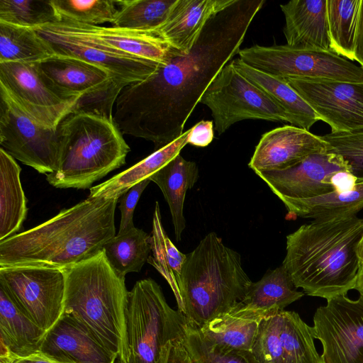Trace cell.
Instances as JSON below:
<instances>
[{"instance_id":"obj_31","label":"cell","mask_w":363,"mask_h":363,"mask_svg":"<svg viewBox=\"0 0 363 363\" xmlns=\"http://www.w3.org/2000/svg\"><path fill=\"white\" fill-rule=\"evenodd\" d=\"M281 201L291 217L319 220L357 215L363 209V182L348 191H333L312 199Z\"/></svg>"},{"instance_id":"obj_34","label":"cell","mask_w":363,"mask_h":363,"mask_svg":"<svg viewBox=\"0 0 363 363\" xmlns=\"http://www.w3.org/2000/svg\"><path fill=\"white\" fill-rule=\"evenodd\" d=\"M361 0H327L330 49L354 61V48Z\"/></svg>"},{"instance_id":"obj_21","label":"cell","mask_w":363,"mask_h":363,"mask_svg":"<svg viewBox=\"0 0 363 363\" xmlns=\"http://www.w3.org/2000/svg\"><path fill=\"white\" fill-rule=\"evenodd\" d=\"M53 24L62 30L84 35L121 52L161 65H165L170 58L179 52L151 32L63 21Z\"/></svg>"},{"instance_id":"obj_11","label":"cell","mask_w":363,"mask_h":363,"mask_svg":"<svg viewBox=\"0 0 363 363\" xmlns=\"http://www.w3.org/2000/svg\"><path fill=\"white\" fill-rule=\"evenodd\" d=\"M0 286L28 318L46 332L62 315L63 270L37 266L0 267Z\"/></svg>"},{"instance_id":"obj_45","label":"cell","mask_w":363,"mask_h":363,"mask_svg":"<svg viewBox=\"0 0 363 363\" xmlns=\"http://www.w3.org/2000/svg\"><path fill=\"white\" fill-rule=\"evenodd\" d=\"M354 61H357L363 68V0L360 1L359 20L356 33Z\"/></svg>"},{"instance_id":"obj_42","label":"cell","mask_w":363,"mask_h":363,"mask_svg":"<svg viewBox=\"0 0 363 363\" xmlns=\"http://www.w3.org/2000/svg\"><path fill=\"white\" fill-rule=\"evenodd\" d=\"M214 123L202 120L190 128L187 143L196 147H206L214 138Z\"/></svg>"},{"instance_id":"obj_46","label":"cell","mask_w":363,"mask_h":363,"mask_svg":"<svg viewBox=\"0 0 363 363\" xmlns=\"http://www.w3.org/2000/svg\"><path fill=\"white\" fill-rule=\"evenodd\" d=\"M10 363H57L43 354L41 352L31 354L30 356L13 359Z\"/></svg>"},{"instance_id":"obj_35","label":"cell","mask_w":363,"mask_h":363,"mask_svg":"<svg viewBox=\"0 0 363 363\" xmlns=\"http://www.w3.org/2000/svg\"><path fill=\"white\" fill-rule=\"evenodd\" d=\"M177 0H119L113 27L153 33L168 18Z\"/></svg>"},{"instance_id":"obj_20","label":"cell","mask_w":363,"mask_h":363,"mask_svg":"<svg viewBox=\"0 0 363 363\" xmlns=\"http://www.w3.org/2000/svg\"><path fill=\"white\" fill-rule=\"evenodd\" d=\"M40 352L57 363H116L118 359L81 324L65 314L46 332Z\"/></svg>"},{"instance_id":"obj_26","label":"cell","mask_w":363,"mask_h":363,"mask_svg":"<svg viewBox=\"0 0 363 363\" xmlns=\"http://www.w3.org/2000/svg\"><path fill=\"white\" fill-rule=\"evenodd\" d=\"M304 295L297 290L289 274L281 266L269 271L260 280L252 282L243 301L238 306L262 317L281 311Z\"/></svg>"},{"instance_id":"obj_33","label":"cell","mask_w":363,"mask_h":363,"mask_svg":"<svg viewBox=\"0 0 363 363\" xmlns=\"http://www.w3.org/2000/svg\"><path fill=\"white\" fill-rule=\"evenodd\" d=\"M151 236L135 227L123 235H116L104 246L110 265L121 277L138 272L147 262L151 251Z\"/></svg>"},{"instance_id":"obj_43","label":"cell","mask_w":363,"mask_h":363,"mask_svg":"<svg viewBox=\"0 0 363 363\" xmlns=\"http://www.w3.org/2000/svg\"><path fill=\"white\" fill-rule=\"evenodd\" d=\"M334 191L345 192L353 189L357 184V178L349 171L336 173L331 179Z\"/></svg>"},{"instance_id":"obj_40","label":"cell","mask_w":363,"mask_h":363,"mask_svg":"<svg viewBox=\"0 0 363 363\" xmlns=\"http://www.w3.org/2000/svg\"><path fill=\"white\" fill-rule=\"evenodd\" d=\"M321 137L329 145L328 152L341 157L357 182H363V128L348 132H330Z\"/></svg>"},{"instance_id":"obj_17","label":"cell","mask_w":363,"mask_h":363,"mask_svg":"<svg viewBox=\"0 0 363 363\" xmlns=\"http://www.w3.org/2000/svg\"><path fill=\"white\" fill-rule=\"evenodd\" d=\"M331 133L363 128V83L286 78Z\"/></svg>"},{"instance_id":"obj_32","label":"cell","mask_w":363,"mask_h":363,"mask_svg":"<svg viewBox=\"0 0 363 363\" xmlns=\"http://www.w3.org/2000/svg\"><path fill=\"white\" fill-rule=\"evenodd\" d=\"M53 55L33 28L0 21V63H38Z\"/></svg>"},{"instance_id":"obj_23","label":"cell","mask_w":363,"mask_h":363,"mask_svg":"<svg viewBox=\"0 0 363 363\" xmlns=\"http://www.w3.org/2000/svg\"><path fill=\"white\" fill-rule=\"evenodd\" d=\"M285 25L283 32L291 47L330 50L327 0H292L280 4Z\"/></svg>"},{"instance_id":"obj_27","label":"cell","mask_w":363,"mask_h":363,"mask_svg":"<svg viewBox=\"0 0 363 363\" xmlns=\"http://www.w3.org/2000/svg\"><path fill=\"white\" fill-rule=\"evenodd\" d=\"M263 318L255 312L237 306L197 328L201 336L212 345L226 350L251 351Z\"/></svg>"},{"instance_id":"obj_15","label":"cell","mask_w":363,"mask_h":363,"mask_svg":"<svg viewBox=\"0 0 363 363\" xmlns=\"http://www.w3.org/2000/svg\"><path fill=\"white\" fill-rule=\"evenodd\" d=\"M0 89L37 123L57 129L78 105L59 96L44 80L37 63H0Z\"/></svg>"},{"instance_id":"obj_10","label":"cell","mask_w":363,"mask_h":363,"mask_svg":"<svg viewBox=\"0 0 363 363\" xmlns=\"http://www.w3.org/2000/svg\"><path fill=\"white\" fill-rule=\"evenodd\" d=\"M209 108L218 134L245 119L288 122L286 113L262 89L240 74L231 61L210 84L199 101Z\"/></svg>"},{"instance_id":"obj_47","label":"cell","mask_w":363,"mask_h":363,"mask_svg":"<svg viewBox=\"0 0 363 363\" xmlns=\"http://www.w3.org/2000/svg\"><path fill=\"white\" fill-rule=\"evenodd\" d=\"M354 289L363 296V269H359Z\"/></svg>"},{"instance_id":"obj_1","label":"cell","mask_w":363,"mask_h":363,"mask_svg":"<svg viewBox=\"0 0 363 363\" xmlns=\"http://www.w3.org/2000/svg\"><path fill=\"white\" fill-rule=\"evenodd\" d=\"M264 3L234 0L208 21L189 53L177 52L145 80L124 87L113 113L121 133L150 140L155 150L181 136L210 84L238 54Z\"/></svg>"},{"instance_id":"obj_28","label":"cell","mask_w":363,"mask_h":363,"mask_svg":"<svg viewBox=\"0 0 363 363\" xmlns=\"http://www.w3.org/2000/svg\"><path fill=\"white\" fill-rule=\"evenodd\" d=\"M21 168L0 148V242L18 233L28 213L20 179Z\"/></svg>"},{"instance_id":"obj_30","label":"cell","mask_w":363,"mask_h":363,"mask_svg":"<svg viewBox=\"0 0 363 363\" xmlns=\"http://www.w3.org/2000/svg\"><path fill=\"white\" fill-rule=\"evenodd\" d=\"M190 129L166 146L106 182L91 187L89 196L119 197L136 184L150 178L180 154L188 140Z\"/></svg>"},{"instance_id":"obj_29","label":"cell","mask_w":363,"mask_h":363,"mask_svg":"<svg viewBox=\"0 0 363 363\" xmlns=\"http://www.w3.org/2000/svg\"><path fill=\"white\" fill-rule=\"evenodd\" d=\"M199 177V169L194 162L187 161L178 155L168 164L150 177L162 191L167 202L177 240L186 227L184 203L186 191L191 189Z\"/></svg>"},{"instance_id":"obj_39","label":"cell","mask_w":363,"mask_h":363,"mask_svg":"<svg viewBox=\"0 0 363 363\" xmlns=\"http://www.w3.org/2000/svg\"><path fill=\"white\" fill-rule=\"evenodd\" d=\"M183 342L195 363H259L251 351L226 350L212 345L197 328L189 323Z\"/></svg>"},{"instance_id":"obj_13","label":"cell","mask_w":363,"mask_h":363,"mask_svg":"<svg viewBox=\"0 0 363 363\" xmlns=\"http://www.w3.org/2000/svg\"><path fill=\"white\" fill-rule=\"evenodd\" d=\"M313 329L322 344V363H363V296L328 299L316 309Z\"/></svg>"},{"instance_id":"obj_4","label":"cell","mask_w":363,"mask_h":363,"mask_svg":"<svg viewBox=\"0 0 363 363\" xmlns=\"http://www.w3.org/2000/svg\"><path fill=\"white\" fill-rule=\"evenodd\" d=\"M252 282L240 255L210 233L186 255L179 283V310L189 325L200 328L234 309Z\"/></svg>"},{"instance_id":"obj_3","label":"cell","mask_w":363,"mask_h":363,"mask_svg":"<svg viewBox=\"0 0 363 363\" xmlns=\"http://www.w3.org/2000/svg\"><path fill=\"white\" fill-rule=\"evenodd\" d=\"M363 218L357 215L313 220L286 236L282 265L295 286L326 300L354 289Z\"/></svg>"},{"instance_id":"obj_7","label":"cell","mask_w":363,"mask_h":363,"mask_svg":"<svg viewBox=\"0 0 363 363\" xmlns=\"http://www.w3.org/2000/svg\"><path fill=\"white\" fill-rule=\"evenodd\" d=\"M125 323L126 352L120 363H167L172 342L184 337L188 325L150 278L138 281L129 291Z\"/></svg>"},{"instance_id":"obj_22","label":"cell","mask_w":363,"mask_h":363,"mask_svg":"<svg viewBox=\"0 0 363 363\" xmlns=\"http://www.w3.org/2000/svg\"><path fill=\"white\" fill-rule=\"evenodd\" d=\"M234 0H177L165 22L153 33L171 48L188 54L208 21Z\"/></svg>"},{"instance_id":"obj_6","label":"cell","mask_w":363,"mask_h":363,"mask_svg":"<svg viewBox=\"0 0 363 363\" xmlns=\"http://www.w3.org/2000/svg\"><path fill=\"white\" fill-rule=\"evenodd\" d=\"M57 169L46 174L50 185L60 189H90L96 181L125 163L130 147L113 120L72 112L58 125Z\"/></svg>"},{"instance_id":"obj_36","label":"cell","mask_w":363,"mask_h":363,"mask_svg":"<svg viewBox=\"0 0 363 363\" xmlns=\"http://www.w3.org/2000/svg\"><path fill=\"white\" fill-rule=\"evenodd\" d=\"M151 251L147 262L166 279L179 299V283L186 255L181 252L166 234L161 220L158 202L155 203L151 236Z\"/></svg>"},{"instance_id":"obj_18","label":"cell","mask_w":363,"mask_h":363,"mask_svg":"<svg viewBox=\"0 0 363 363\" xmlns=\"http://www.w3.org/2000/svg\"><path fill=\"white\" fill-rule=\"evenodd\" d=\"M344 170L349 169L342 157L327 151L313 154L287 169L256 174L283 201L312 199L330 193L334 191L333 177Z\"/></svg>"},{"instance_id":"obj_41","label":"cell","mask_w":363,"mask_h":363,"mask_svg":"<svg viewBox=\"0 0 363 363\" xmlns=\"http://www.w3.org/2000/svg\"><path fill=\"white\" fill-rule=\"evenodd\" d=\"M150 179H146L126 191L119 199V209L121 213L120 227L117 235H123L134 228L133 213L138 200L149 183Z\"/></svg>"},{"instance_id":"obj_48","label":"cell","mask_w":363,"mask_h":363,"mask_svg":"<svg viewBox=\"0 0 363 363\" xmlns=\"http://www.w3.org/2000/svg\"><path fill=\"white\" fill-rule=\"evenodd\" d=\"M357 255L359 259V269H363V235L357 245Z\"/></svg>"},{"instance_id":"obj_19","label":"cell","mask_w":363,"mask_h":363,"mask_svg":"<svg viewBox=\"0 0 363 363\" xmlns=\"http://www.w3.org/2000/svg\"><path fill=\"white\" fill-rule=\"evenodd\" d=\"M329 145L321 136L286 125L262 135L248 166L255 173L289 169L308 156L327 152Z\"/></svg>"},{"instance_id":"obj_25","label":"cell","mask_w":363,"mask_h":363,"mask_svg":"<svg viewBox=\"0 0 363 363\" xmlns=\"http://www.w3.org/2000/svg\"><path fill=\"white\" fill-rule=\"evenodd\" d=\"M231 62L235 69L262 89L286 114L292 125L308 130L320 118L311 106L298 94L285 79L255 69L239 57Z\"/></svg>"},{"instance_id":"obj_5","label":"cell","mask_w":363,"mask_h":363,"mask_svg":"<svg viewBox=\"0 0 363 363\" xmlns=\"http://www.w3.org/2000/svg\"><path fill=\"white\" fill-rule=\"evenodd\" d=\"M64 271L62 314L86 329L119 362L126 352V311L129 291L125 277L118 274L103 250Z\"/></svg>"},{"instance_id":"obj_38","label":"cell","mask_w":363,"mask_h":363,"mask_svg":"<svg viewBox=\"0 0 363 363\" xmlns=\"http://www.w3.org/2000/svg\"><path fill=\"white\" fill-rule=\"evenodd\" d=\"M51 1L60 21L92 26L112 23L118 11L116 1L112 0Z\"/></svg>"},{"instance_id":"obj_12","label":"cell","mask_w":363,"mask_h":363,"mask_svg":"<svg viewBox=\"0 0 363 363\" xmlns=\"http://www.w3.org/2000/svg\"><path fill=\"white\" fill-rule=\"evenodd\" d=\"M0 99L1 148L40 174L55 172L60 162L57 129L33 120L1 89Z\"/></svg>"},{"instance_id":"obj_37","label":"cell","mask_w":363,"mask_h":363,"mask_svg":"<svg viewBox=\"0 0 363 363\" xmlns=\"http://www.w3.org/2000/svg\"><path fill=\"white\" fill-rule=\"evenodd\" d=\"M0 21L35 28L60 18L51 0H0Z\"/></svg>"},{"instance_id":"obj_24","label":"cell","mask_w":363,"mask_h":363,"mask_svg":"<svg viewBox=\"0 0 363 363\" xmlns=\"http://www.w3.org/2000/svg\"><path fill=\"white\" fill-rule=\"evenodd\" d=\"M46 331L28 318L0 286V363L40 352Z\"/></svg>"},{"instance_id":"obj_44","label":"cell","mask_w":363,"mask_h":363,"mask_svg":"<svg viewBox=\"0 0 363 363\" xmlns=\"http://www.w3.org/2000/svg\"><path fill=\"white\" fill-rule=\"evenodd\" d=\"M167 363H195L184 344L183 337L172 342Z\"/></svg>"},{"instance_id":"obj_8","label":"cell","mask_w":363,"mask_h":363,"mask_svg":"<svg viewBox=\"0 0 363 363\" xmlns=\"http://www.w3.org/2000/svg\"><path fill=\"white\" fill-rule=\"evenodd\" d=\"M238 55L248 66L277 77L363 83V68L331 50L255 45Z\"/></svg>"},{"instance_id":"obj_9","label":"cell","mask_w":363,"mask_h":363,"mask_svg":"<svg viewBox=\"0 0 363 363\" xmlns=\"http://www.w3.org/2000/svg\"><path fill=\"white\" fill-rule=\"evenodd\" d=\"M37 65L44 80L59 96L78 101L74 112L113 120V106L125 86L106 70L81 59L57 54Z\"/></svg>"},{"instance_id":"obj_2","label":"cell","mask_w":363,"mask_h":363,"mask_svg":"<svg viewBox=\"0 0 363 363\" xmlns=\"http://www.w3.org/2000/svg\"><path fill=\"white\" fill-rule=\"evenodd\" d=\"M119 197L88 196L48 220L0 242V267L65 270L97 255L116 235Z\"/></svg>"},{"instance_id":"obj_14","label":"cell","mask_w":363,"mask_h":363,"mask_svg":"<svg viewBox=\"0 0 363 363\" xmlns=\"http://www.w3.org/2000/svg\"><path fill=\"white\" fill-rule=\"evenodd\" d=\"M55 54L81 59L106 70L125 86L152 75L161 64L129 55L53 23L33 28Z\"/></svg>"},{"instance_id":"obj_16","label":"cell","mask_w":363,"mask_h":363,"mask_svg":"<svg viewBox=\"0 0 363 363\" xmlns=\"http://www.w3.org/2000/svg\"><path fill=\"white\" fill-rule=\"evenodd\" d=\"M314 339L313 327L283 310L262 319L251 352L259 363H322Z\"/></svg>"}]
</instances>
